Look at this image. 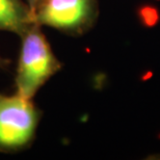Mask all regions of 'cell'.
<instances>
[{"mask_svg": "<svg viewBox=\"0 0 160 160\" xmlns=\"http://www.w3.org/2000/svg\"><path fill=\"white\" fill-rule=\"evenodd\" d=\"M37 22L22 34L16 88L17 94L32 99L41 86L60 68V63L52 52Z\"/></svg>", "mask_w": 160, "mask_h": 160, "instance_id": "6da1fadb", "label": "cell"}, {"mask_svg": "<svg viewBox=\"0 0 160 160\" xmlns=\"http://www.w3.org/2000/svg\"><path fill=\"white\" fill-rule=\"evenodd\" d=\"M42 1H43V0H27V4L29 5V8H31V11L33 12L34 9L39 6V4Z\"/></svg>", "mask_w": 160, "mask_h": 160, "instance_id": "5b68a950", "label": "cell"}, {"mask_svg": "<svg viewBox=\"0 0 160 160\" xmlns=\"http://www.w3.org/2000/svg\"><path fill=\"white\" fill-rule=\"evenodd\" d=\"M95 15V0H43L33 12L38 24L68 32L84 30Z\"/></svg>", "mask_w": 160, "mask_h": 160, "instance_id": "3957f363", "label": "cell"}, {"mask_svg": "<svg viewBox=\"0 0 160 160\" xmlns=\"http://www.w3.org/2000/svg\"><path fill=\"white\" fill-rule=\"evenodd\" d=\"M9 65V60L3 58L2 56H0V69H3V68H6Z\"/></svg>", "mask_w": 160, "mask_h": 160, "instance_id": "8992f818", "label": "cell"}, {"mask_svg": "<svg viewBox=\"0 0 160 160\" xmlns=\"http://www.w3.org/2000/svg\"><path fill=\"white\" fill-rule=\"evenodd\" d=\"M34 23L32 11L22 0H0V30L22 36Z\"/></svg>", "mask_w": 160, "mask_h": 160, "instance_id": "277c9868", "label": "cell"}, {"mask_svg": "<svg viewBox=\"0 0 160 160\" xmlns=\"http://www.w3.org/2000/svg\"><path fill=\"white\" fill-rule=\"evenodd\" d=\"M40 120V111L32 99L16 92L0 95V151L16 152L32 142Z\"/></svg>", "mask_w": 160, "mask_h": 160, "instance_id": "7a4b0ae2", "label": "cell"}]
</instances>
